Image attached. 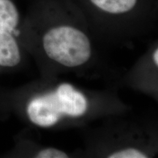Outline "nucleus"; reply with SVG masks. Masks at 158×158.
<instances>
[{"mask_svg": "<svg viewBox=\"0 0 158 158\" xmlns=\"http://www.w3.org/2000/svg\"><path fill=\"white\" fill-rule=\"evenodd\" d=\"M147 156L135 149H127L117 152L109 156V158H146Z\"/></svg>", "mask_w": 158, "mask_h": 158, "instance_id": "obj_7", "label": "nucleus"}, {"mask_svg": "<svg viewBox=\"0 0 158 158\" xmlns=\"http://www.w3.org/2000/svg\"><path fill=\"white\" fill-rule=\"evenodd\" d=\"M21 60L19 48L11 33L0 30V65L13 67Z\"/></svg>", "mask_w": 158, "mask_h": 158, "instance_id": "obj_4", "label": "nucleus"}, {"mask_svg": "<svg viewBox=\"0 0 158 158\" xmlns=\"http://www.w3.org/2000/svg\"><path fill=\"white\" fill-rule=\"evenodd\" d=\"M55 92L62 105L64 115L78 116L86 112L87 107L86 98L71 85L61 84Z\"/></svg>", "mask_w": 158, "mask_h": 158, "instance_id": "obj_3", "label": "nucleus"}, {"mask_svg": "<svg viewBox=\"0 0 158 158\" xmlns=\"http://www.w3.org/2000/svg\"><path fill=\"white\" fill-rule=\"evenodd\" d=\"M91 2L102 10L117 14L133 9L137 0H91Z\"/></svg>", "mask_w": 158, "mask_h": 158, "instance_id": "obj_6", "label": "nucleus"}, {"mask_svg": "<svg viewBox=\"0 0 158 158\" xmlns=\"http://www.w3.org/2000/svg\"><path fill=\"white\" fill-rule=\"evenodd\" d=\"M27 113L31 121L40 127L54 125L64 115L62 105L55 92L31 100Z\"/></svg>", "mask_w": 158, "mask_h": 158, "instance_id": "obj_2", "label": "nucleus"}, {"mask_svg": "<svg viewBox=\"0 0 158 158\" xmlns=\"http://www.w3.org/2000/svg\"><path fill=\"white\" fill-rule=\"evenodd\" d=\"M19 21V12L10 0L0 1V30L12 33Z\"/></svg>", "mask_w": 158, "mask_h": 158, "instance_id": "obj_5", "label": "nucleus"}, {"mask_svg": "<svg viewBox=\"0 0 158 158\" xmlns=\"http://www.w3.org/2000/svg\"><path fill=\"white\" fill-rule=\"evenodd\" d=\"M43 47L49 58L70 68L82 65L91 56L88 37L81 31L68 26L49 30L43 37Z\"/></svg>", "mask_w": 158, "mask_h": 158, "instance_id": "obj_1", "label": "nucleus"}, {"mask_svg": "<svg viewBox=\"0 0 158 158\" xmlns=\"http://www.w3.org/2000/svg\"><path fill=\"white\" fill-rule=\"evenodd\" d=\"M0 1H1V0H0Z\"/></svg>", "mask_w": 158, "mask_h": 158, "instance_id": "obj_10", "label": "nucleus"}, {"mask_svg": "<svg viewBox=\"0 0 158 158\" xmlns=\"http://www.w3.org/2000/svg\"><path fill=\"white\" fill-rule=\"evenodd\" d=\"M36 157L38 158H67L68 156L60 150L54 149V148H48L42 150L37 154Z\"/></svg>", "mask_w": 158, "mask_h": 158, "instance_id": "obj_8", "label": "nucleus"}, {"mask_svg": "<svg viewBox=\"0 0 158 158\" xmlns=\"http://www.w3.org/2000/svg\"><path fill=\"white\" fill-rule=\"evenodd\" d=\"M158 56V51L156 50L155 54H154V61H155V63L156 65H157L158 64V59H157V56Z\"/></svg>", "mask_w": 158, "mask_h": 158, "instance_id": "obj_9", "label": "nucleus"}]
</instances>
